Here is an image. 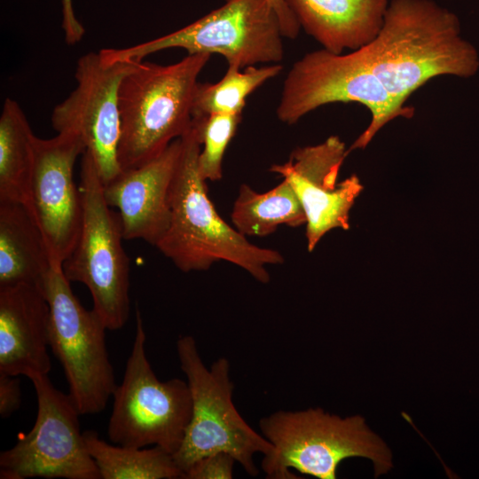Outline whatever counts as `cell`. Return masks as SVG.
Listing matches in <instances>:
<instances>
[{
	"label": "cell",
	"instance_id": "9a60e30c",
	"mask_svg": "<svg viewBox=\"0 0 479 479\" xmlns=\"http://www.w3.org/2000/svg\"><path fill=\"white\" fill-rule=\"evenodd\" d=\"M182 137L144 165L122 170L104 185L110 207L118 208L126 240H142L156 247L170 221L169 189L178 167Z\"/></svg>",
	"mask_w": 479,
	"mask_h": 479
},
{
	"label": "cell",
	"instance_id": "7c38bea8",
	"mask_svg": "<svg viewBox=\"0 0 479 479\" xmlns=\"http://www.w3.org/2000/svg\"><path fill=\"white\" fill-rule=\"evenodd\" d=\"M137 62H107L99 51L84 54L77 61L75 89L51 114V124L58 133L80 136L104 185L122 172L117 158L121 135L119 89L123 77Z\"/></svg>",
	"mask_w": 479,
	"mask_h": 479
},
{
	"label": "cell",
	"instance_id": "5b68a950",
	"mask_svg": "<svg viewBox=\"0 0 479 479\" xmlns=\"http://www.w3.org/2000/svg\"><path fill=\"white\" fill-rule=\"evenodd\" d=\"M177 351L192 401V417L183 443L173 454L177 467L185 474L201 458L226 452L249 475H257L255 455L267 456L272 452L273 446L236 409L228 359L219 357L207 367L191 335L178 338Z\"/></svg>",
	"mask_w": 479,
	"mask_h": 479
},
{
	"label": "cell",
	"instance_id": "d4e9b609",
	"mask_svg": "<svg viewBox=\"0 0 479 479\" xmlns=\"http://www.w3.org/2000/svg\"><path fill=\"white\" fill-rule=\"evenodd\" d=\"M21 404L20 380L18 376L0 373V415L5 419L15 412Z\"/></svg>",
	"mask_w": 479,
	"mask_h": 479
},
{
	"label": "cell",
	"instance_id": "d6986e66",
	"mask_svg": "<svg viewBox=\"0 0 479 479\" xmlns=\"http://www.w3.org/2000/svg\"><path fill=\"white\" fill-rule=\"evenodd\" d=\"M35 137L19 103L7 98L0 116V201L22 203L33 214Z\"/></svg>",
	"mask_w": 479,
	"mask_h": 479
},
{
	"label": "cell",
	"instance_id": "ba28073f",
	"mask_svg": "<svg viewBox=\"0 0 479 479\" xmlns=\"http://www.w3.org/2000/svg\"><path fill=\"white\" fill-rule=\"evenodd\" d=\"M357 102L371 113V122L348 149H365L378 131L399 116L411 118L412 107H399L367 66L360 51L334 53L320 49L296 60L283 83L278 119L293 125L307 114L332 103Z\"/></svg>",
	"mask_w": 479,
	"mask_h": 479
},
{
	"label": "cell",
	"instance_id": "ac0fdd59",
	"mask_svg": "<svg viewBox=\"0 0 479 479\" xmlns=\"http://www.w3.org/2000/svg\"><path fill=\"white\" fill-rule=\"evenodd\" d=\"M51 266L34 214L22 203L0 201V288L21 284L43 287Z\"/></svg>",
	"mask_w": 479,
	"mask_h": 479
},
{
	"label": "cell",
	"instance_id": "8fae6325",
	"mask_svg": "<svg viewBox=\"0 0 479 479\" xmlns=\"http://www.w3.org/2000/svg\"><path fill=\"white\" fill-rule=\"evenodd\" d=\"M28 379L36 393V419L30 431L20 434L12 448L0 453V478L100 479L70 395L59 390L48 374Z\"/></svg>",
	"mask_w": 479,
	"mask_h": 479
},
{
	"label": "cell",
	"instance_id": "7402d4cb",
	"mask_svg": "<svg viewBox=\"0 0 479 479\" xmlns=\"http://www.w3.org/2000/svg\"><path fill=\"white\" fill-rule=\"evenodd\" d=\"M283 69L280 63L250 66L244 69L228 67L226 73L215 83H198L192 107V117L212 114H241L247 97Z\"/></svg>",
	"mask_w": 479,
	"mask_h": 479
},
{
	"label": "cell",
	"instance_id": "cb8c5ba5",
	"mask_svg": "<svg viewBox=\"0 0 479 479\" xmlns=\"http://www.w3.org/2000/svg\"><path fill=\"white\" fill-rule=\"evenodd\" d=\"M236 462L234 457L229 453H213L192 465L185 472L183 479H231L233 477Z\"/></svg>",
	"mask_w": 479,
	"mask_h": 479
},
{
	"label": "cell",
	"instance_id": "3957f363",
	"mask_svg": "<svg viewBox=\"0 0 479 479\" xmlns=\"http://www.w3.org/2000/svg\"><path fill=\"white\" fill-rule=\"evenodd\" d=\"M210 54H188L171 65L138 61L119 89L117 158L127 170L155 158L191 128L198 77Z\"/></svg>",
	"mask_w": 479,
	"mask_h": 479
},
{
	"label": "cell",
	"instance_id": "9c48e42d",
	"mask_svg": "<svg viewBox=\"0 0 479 479\" xmlns=\"http://www.w3.org/2000/svg\"><path fill=\"white\" fill-rule=\"evenodd\" d=\"M135 316L136 334L122 381L112 396L107 436L115 444L159 446L174 454L191 420V390L179 378L165 381L157 378L146 356V334L137 306Z\"/></svg>",
	"mask_w": 479,
	"mask_h": 479
},
{
	"label": "cell",
	"instance_id": "e0dca14e",
	"mask_svg": "<svg viewBox=\"0 0 479 479\" xmlns=\"http://www.w3.org/2000/svg\"><path fill=\"white\" fill-rule=\"evenodd\" d=\"M304 31L324 49L342 53L378 35L389 0H285Z\"/></svg>",
	"mask_w": 479,
	"mask_h": 479
},
{
	"label": "cell",
	"instance_id": "603a6c76",
	"mask_svg": "<svg viewBox=\"0 0 479 479\" xmlns=\"http://www.w3.org/2000/svg\"><path fill=\"white\" fill-rule=\"evenodd\" d=\"M195 119L200 129L201 149L198 158V171L205 181H218L223 177V160L241 121V114H212Z\"/></svg>",
	"mask_w": 479,
	"mask_h": 479
},
{
	"label": "cell",
	"instance_id": "277c9868",
	"mask_svg": "<svg viewBox=\"0 0 479 479\" xmlns=\"http://www.w3.org/2000/svg\"><path fill=\"white\" fill-rule=\"evenodd\" d=\"M259 428L273 446L261 464L268 478L294 479L295 469L335 479L339 465L355 457L370 459L376 477L393 467L389 448L360 415L342 418L321 408L279 410L260 419Z\"/></svg>",
	"mask_w": 479,
	"mask_h": 479
},
{
	"label": "cell",
	"instance_id": "44dd1931",
	"mask_svg": "<svg viewBox=\"0 0 479 479\" xmlns=\"http://www.w3.org/2000/svg\"><path fill=\"white\" fill-rule=\"evenodd\" d=\"M88 452L102 479H177L184 473L173 454L159 446L137 448L111 444L93 430L82 432Z\"/></svg>",
	"mask_w": 479,
	"mask_h": 479
},
{
	"label": "cell",
	"instance_id": "30bf717a",
	"mask_svg": "<svg viewBox=\"0 0 479 479\" xmlns=\"http://www.w3.org/2000/svg\"><path fill=\"white\" fill-rule=\"evenodd\" d=\"M43 291L51 310L50 348L61 364L79 413L102 412L117 386L106 345V327L72 291L63 266L52 265Z\"/></svg>",
	"mask_w": 479,
	"mask_h": 479
},
{
	"label": "cell",
	"instance_id": "7a4b0ae2",
	"mask_svg": "<svg viewBox=\"0 0 479 479\" xmlns=\"http://www.w3.org/2000/svg\"><path fill=\"white\" fill-rule=\"evenodd\" d=\"M182 156L169 189L170 221L155 247L184 272L202 271L228 262L260 283L271 280L268 266L282 264L283 255L251 243L217 213L198 171L201 149L199 123L192 120L182 137Z\"/></svg>",
	"mask_w": 479,
	"mask_h": 479
},
{
	"label": "cell",
	"instance_id": "484cf974",
	"mask_svg": "<svg viewBox=\"0 0 479 479\" xmlns=\"http://www.w3.org/2000/svg\"><path fill=\"white\" fill-rule=\"evenodd\" d=\"M62 6V28L65 41L67 44H75L80 42L85 33L83 26L77 20L73 7V0H61Z\"/></svg>",
	"mask_w": 479,
	"mask_h": 479
},
{
	"label": "cell",
	"instance_id": "2e32d148",
	"mask_svg": "<svg viewBox=\"0 0 479 479\" xmlns=\"http://www.w3.org/2000/svg\"><path fill=\"white\" fill-rule=\"evenodd\" d=\"M51 310L43 287L0 288V373L48 374Z\"/></svg>",
	"mask_w": 479,
	"mask_h": 479
},
{
	"label": "cell",
	"instance_id": "4316f807",
	"mask_svg": "<svg viewBox=\"0 0 479 479\" xmlns=\"http://www.w3.org/2000/svg\"><path fill=\"white\" fill-rule=\"evenodd\" d=\"M270 2L279 16L284 37L295 39L301 27L293 12L285 0H270Z\"/></svg>",
	"mask_w": 479,
	"mask_h": 479
},
{
	"label": "cell",
	"instance_id": "ffe728a7",
	"mask_svg": "<svg viewBox=\"0 0 479 479\" xmlns=\"http://www.w3.org/2000/svg\"><path fill=\"white\" fill-rule=\"evenodd\" d=\"M233 227L242 235L263 237L279 225H306L302 206L290 183L284 179L265 192L240 185L231 212Z\"/></svg>",
	"mask_w": 479,
	"mask_h": 479
},
{
	"label": "cell",
	"instance_id": "6da1fadb",
	"mask_svg": "<svg viewBox=\"0 0 479 479\" xmlns=\"http://www.w3.org/2000/svg\"><path fill=\"white\" fill-rule=\"evenodd\" d=\"M358 50L402 108L431 78H469L479 70L478 51L462 36L458 16L433 0H390L378 35Z\"/></svg>",
	"mask_w": 479,
	"mask_h": 479
},
{
	"label": "cell",
	"instance_id": "4fadbf2b",
	"mask_svg": "<svg viewBox=\"0 0 479 479\" xmlns=\"http://www.w3.org/2000/svg\"><path fill=\"white\" fill-rule=\"evenodd\" d=\"M84 151L82 138L72 132L35 138L31 204L52 265L63 266L81 232L82 198L73 172L77 157Z\"/></svg>",
	"mask_w": 479,
	"mask_h": 479
},
{
	"label": "cell",
	"instance_id": "5bb4252c",
	"mask_svg": "<svg viewBox=\"0 0 479 479\" xmlns=\"http://www.w3.org/2000/svg\"><path fill=\"white\" fill-rule=\"evenodd\" d=\"M348 153L341 138L331 136L320 144L295 148L287 161L269 169L287 179L297 194L306 216L309 252L329 231L349 229V211L364 187L356 175L337 181Z\"/></svg>",
	"mask_w": 479,
	"mask_h": 479
},
{
	"label": "cell",
	"instance_id": "8992f818",
	"mask_svg": "<svg viewBox=\"0 0 479 479\" xmlns=\"http://www.w3.org/2000/svg\"><path fill=\"white\" fill-rule=\"evenodd\" d=\"M82 224L78 240L63 263L71 282L87 287L93 310L106 329L124 326L130 315V259L122 247L120 215L113 212L91 156L84 151L79 186Z\"/></svg>",
	"mask_w": 479,
	"mask_h": 479
},
{
	"label": "cell",
	"instance_id": "52a82bcc",
	"mask_svg": "<svg viewBox=\"0 0 479 479\" xmlns=\"http://www.w3.org/2000/svg\"><path fill=\"white\" fill-rule=\"evenodd\" d=\"M283 34L270 0H224V4L170 34L134 46L99 51L107 62L142 59L169 48L188 54H220L228 67L244 69L284 58Z\"/></svg>",
	"mask_w": 479,
	"mask_h": 479
}]
</instances>
